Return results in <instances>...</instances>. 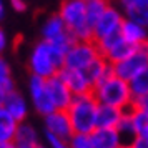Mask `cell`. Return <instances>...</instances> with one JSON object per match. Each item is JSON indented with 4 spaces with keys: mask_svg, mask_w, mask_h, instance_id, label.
<instances>
[{
    "mask_svg": "<svg viewBox=\"0 0 148 148\" xmlns=\"http://www.w3.org/2000/svg\"><path fill=\"white\" fill-rule=\"evenodd\" d=\"M120 35L133 47H140V45L148 43V27L141 25L138 22L128 20V18H125L121 23Z\"/></svg>",
    "mask_w": 148,
    "mask_h": 148,
    "instance_id": "9a60e30c",
    "label": "cell"
},
{
    "mask_svg": "<svg viewBox=\"0 0 148 148\" xmlns=\"http://www.w3.org/2000/svg\"><path fill=\"white\" fill-rule=\"evenodd\" d=\"M17 127H18V121L5 108H0V143L14 140Z\"/></svg>",
    "mask_w": 148,
    "mask_h": 148,
    "instance_id": "44dd1931",
    "label": "cell"
},
{
    "mask_svg": "<svg viewBox=\"0 0 148 148\" xmlns=\"http://www.w3.org/2000/svg\"><path fill=\"white\" fill-rule=\"evenodd\" d=\"M116 130H118V133H120L123 143H125V141H128L127 145H130V143H132V141L136 138V136H135V130H133V123H132V118H130L128 110L125 112L123 118L120 120V123H118Z\"/></svg>",
    "mask_w": 148,
    "mask_h": 148,
    "instance_id": "484cf974",
    "label": "cell"
},
{
    "mask_svg": "<svg viewBox=\"0 0 148 148\" xmlns=\"http://www.w3.org/2000/svg\"><path fill=\"white\" fill-rule=\"evenodd\" d=\"M125 20V17L121 14V10L118 7H110L103 12L98 20L95 22L93 25V40L95 42H100L103 38H108L115 34H120V28H121V23Z\"/></svg>",
    "mask_w": 148,
    "mask_h": 148,
    "instance_id": "ba28073f",
    "label": "cell"
},
{
    "mask_svg": "<svg viewBox=\"0 0 148 148\" xmlns=\"http://www.w3.org/2000/svg\"><path fill=\"white\" fill-rule=\"evenodd\" d=\"M5 14H7V7H5V2L0 0V22L5 18Z\"/></svg>",
    "mask_w": 148,
    "mask_h": 148,
    "instance_id": "d6a6232c",
    "label": "cell"
},
{
    "mask_svg": "<svg viewBox=\"0 0 148 148\" xmlns=\"http://www.w3.org/2000/svg\"><path fill=\"white\" fill-rule=\"evenodd\" d=\"M127 110L110 105H100L97 110V128H116Z\"/></svg>",
    "mask_w": 148,
    "mask_h": 148,
    "instance_id": "ac0fdd59",
    "label": "cell"
},
{
    "mask_svg": "<svg viewBox=\"0 0 148 148\" xmlns=\"http://www.w3.org/2000/svg\"><path fill=\"white\" fill-rule=\"evenodd\" d=\"M28 93H30V101L34 108L37 110V113L40 115H48L52 113L53 110H57L52 101L50 92L47 87V80L40 78V77H35L30 75V80H28Z\"/></svg>",
    "mask_w": 148,
    "mask_h": 148,
    "instance_id": "9c48e42d",
    "label": "cell"
},
{
    "mask_svg": "<svg viewBox=\"0 0 148 148\" xmlns=\"http://www.w3.org/2000/svg\"><path fill=\"white\" fill-rule=\"evenodd\" d=\"M128 113H130V118L133 123L135 136L136 138H148V112L132 107L128 110Z\"/></svg>",
    "mask_w": 148,
    "mask_h": 148,
    "instance_id": "7402d4cb",
    "label": "cell"
},
{
    "mask_svg": "<svg viewBox=\"0 0 148 148\" xmlns=\"http://www.w3.org/2000/svg\"><path fill=\"white\" fill-rule=\"evenodd\" d=\"M95 148H118L123 145L116 128H95L90 133Z\"/></svg>",
    "mask_w": 148,
    "mask_h": 148,
    "instance_id": "e0dca14e",
    "label": "cell"
},
{
    "mask_svg": "<svg viewBox=\"0 0 148 148\" xmlns=\"http://www.w3.org/2000/svg\"><path fill=\"white\" fill-rule=\"evenodd\" d=\"M85 73L88 75L90 82H92L93 85H97L98 82H101L105 77H108V75L112 73V63L100 55V57L85 70Z\"/></svg>",
    "mask_w": 148,
    "mask_h": 148,
    "instance_id": "ffe728a7",
    "label": "cell"
},
{
    "mask_svg": "<svg viewBox=\"0 0 148 148\" xmlns=\"http://www.w3.org/2000/svg\"><path fill=\"white\" fill-rule=\"evenodd\" d=\"M47 87H48V92H50V97H52V101H53L55 108L57 110H67L75 95L70 92V88L58 77V73L47 78Z\"/></svg>",
    "mask_w": 148,
    "mask_h": 148,
    "instance_id": "4fadbf2b",
    "label": "cell"
},
{
    "mask_svg": "<svg viewBox=\"0 0 148 148\" xmlns=\"http://www.w3.org/2000/svg\"><path fill=\"white\" fill-rule=\"evenodd\" d=\"M118 8L125 18L148 27V0H118Z\"/></svg>",
    "mask_w": 148,
    "mask_h": 148,
    "instance_id": "5bb4252c",
    "label": "cell"
},
{
    "mask_svg": "<svg viewBox=\"0 0 148 148\" xmlns=\"http://www.w3.org/2000/svg\"><path fill=\"white\" fill-rule=\"evenodd\" d=\"M43 125H45V133L62 136L70 140L73 135V127L68 118L67 110H53L52 113L43 116Z\"/></svg>",
    "mask_w": 148,
    "mask_h": 148,
    "instance_id": "8fae6325",
    "label": "cell"
},
{
    "mask_svg": "<svg viewBox=\"0 0 148 148\" xmlns=\"http://www.w3.org/2000/svg\"><path fill=\"white\" fill-rule=\"evenodd\" d=\"M100 55L101 53L95 40H75L65 53L63 67L85 72Z\"/></svg>",
    "mask_w": 148,
    "mask_h": 148,
    "instance_id": "5b68a950",
    "label": "cell"
},
{
    "mask_svg": "<svg viewBox=\"0 0 148 148\" xmlns=\"http://www.w3.org/2000/svg\"><path fill=\"white\" fill-rule=\"evenodd\" d=\"M37 148H48V147H47V145H38Z\"/></svg>",
    "mask_w": 148,
    "mask_h": 148,
    "instance_id": "8d00e7d4",
    "label": "cell"
},
{
    "mask_svg": "<svg viewBox=\"0 0 148 148\" xmlns=\"http://www.w3.org/2000/svg\"><path fill=\"white\" fill-rule=\"evenodd\" d=\"M92 95L100 105H110L121 110H130V107L133 105V95L128 82L116 77L113 72L93 85Z\"/></svg>",
    "mask_w": 148,
    "mask_h": 148,
    "instance_id": "7a4b0ae2",
    "label": "cell"
},
{
    "mask_svg": "<svg viewBox=\"0 0 148 148\" xmlns=\"http://www.w3.org/2000/svg\"><path fill=\"white\" fill-rule=\"evenodd\" d=\"M58 77L67 83V87L70 88V92L73 95L92 93V90H93V83L90 82L88 75L83 70H75V68L63 67L58 72Z\"/></svg>",
    "mask_w": 148,
    "mask_h": 148,
    "instance_id": "7c38bea8",
    "label": "cell"
},
{
    "mask_svg": "<svg viewBox=\"0 0 148 148\" xmlns=\"http://www.w3.org/2000/svg\"><path fill=\"white\" fill-rule=\"evenodd\" d=\"M58 15L75 40H93V30L87 17L85 0H65Z\"/></svg>",
    "mask_w": 148,
    "mask_h": 148,
    "instance_id": "277c9868",
    "label": "cell"
},
{
    "mask_svg": "<svg viewBox=\"0 0 148 148\" xmlns=\"http://www.w3.org/2000/svg\"><path fill=\"white\" fill-rule=\"evenodd\" d=\"M7 45H8V37H7V34H5V30L0 27V57L3 55Z\"/></svg>",
    "mask_w": 148,
    "mask_h": 148,
    "instance_id": "4dcf8cb0",
    "label": "cell"
},
{
    "mask_svg": "<svg viewBox=\"0 0 148 148\" xmlns=\"http://www.w3.org/2000/svg\"><path fill=\"white\" fill-rule=\"evenodd\" d=\"M3 108H5L18 123L25 121V118H27V115H28L27 100H25V97L22 93H18L17 90H12V92L7 93L5 101H3Z\"/></svg>",
    "mask_w": 148,
    "mask_h": 148,
    "instance_id": "2e32d148",
    "label": "cell"
},
{
    "mask_svg": "<svg viewBox=\"0 0 148 148\" xmlns=\"http://www.w3.org/2000/svg\"><path fill=\"white\" fill-rule=\"evenodd\" d=\"M128 85H130V90H132V95H133V100L138 98V97L147 95L148 93V67H145L141 72H138L132 80L128 82Z\"/></svg>",
    "mask_w": 148,
    "mask_h": 148,
    "instance_id": "603a6c76",
    "label": "cell"
},
{
    "mask_svg": "<svg viewBox=\"0 0 148 148\" xmlns=\"http://www.w3.org/2000/svg\"><path fill=\"white\" fill-rule=\"evenodd\" d=\"M145 67H148V43L136 47L128 57H125L123 60L113 63L112 65V72L116 77L130 82L135 75L138 72H141Z\"/></svg>",
    "mask_w": 148,
    "mask_h": 148,
    "instance_id": "8992f818",
    "label": "cell"
},
{
    "mask_svg": "<svg viewBox=\"0 0 148 148\" xmlns=\"http://www.w3.org/2000/svg\"><path fill=\"white\" fill-rule=\"evenodd\" d=\"M70 148H95L88 133H73L70 138Z\"/></svg>",
    "mask_w": 148,
    "mask_h": 148,
    "instance_id": "4316f807",
    "label": "cell"
},
{
    "mask_svg": "<svg viewBox=\"0 0 148 148\" xmlns=\"http://www.w3.org/2000/svg\"><path fill=\"white\" fill-rule=\"evenodd\" d=\"M12 143H14V148H37L40 145L37 130L25 121L18 123Z\"/></svg>",
    "mask_w": 148,
    "mask_h": 148,
    "instance_id": "d6986e66",
    "label": "cell"
},
{
    "mask_svg": "<svg viewBox=\"0 0 148 148\" xmlns=\"http://www.w3.org/2000/svg\"><path fill=\"white\" fill-rule=\"evenodd\" d=\"M65 48L53 45L50 42L40 40L35 43L32 52L28 55V68L30 73L40 78H50L60 72L63 68V62H65Z\"/></svg>",
    "mask_w": 148,
    "mask_h": 148,
    "instance_id": "6da1fadb",
    "label": "cell"
},
{
    "mask_svg": "<svg viewBox=\"0 0 148 148\" xmlns=\"http://www.w3.org/2000/svg\"><path fill=\"white\" fill-rule=\"evenodd\" d=\"M45 140H47L48 148H70V140L62 138V136H55V135L45 133Z\"/></svg>",
    "mask_w": 148,
    "mask_h": 148,
    "instance_id": "83f0119b",
    "label": "cell"
},
{
    "mask_svg": "<svg viewBox=\"0 0 148 148\" xmlns=\"http://www.w3.org/2000/svg\"><path fill=\"white\" fill-rule=\"evenodd\" d=\"M132 107L135 108H140L143 112H148V93L143 95V97H138V98H135L133 100V105Z\"/></svg>",
    "mask_w": 148,
    "mask_h": 148,
    "instance_id": "f1b7e54d",
    "label": "cell"
},
{
    "mask_svg": "<svg viewBox=\"0 0 148 148\" xmlns=\"http://www.w3.org/2000/svg\"><path fill=\"white\" fill-rule=\"evenodd\" d=\"M97 43V47L100 50V53L103 58H107L112 65L116 63V62L123 60L125 57L133 52L136 47H133L132 43H128L120 34H115L112 37H108V38H103L100 42H95Z\"/></svg>",
    "mask_w": 148,
    "mask_h": 148,
    "instance_id": "30bf717a",
    "label": "cell"
},
{
    "mask_svg": "<svg viewBox=\"0 0 148 148\" xmlns=\"http://www.w3.org/2000/svg\"><path fill=\"white\" fill-rule=\"evenodd\" d=\"M8 3H10V8L18 12V14L27 10V2L25 0H8Z\"/></svg>",
    "mask_w": 148,
    "mask_h": 148,
    "instance_id": "f546056e",
    "label": "cell"
},
{
    "mask_svg": "<svg viewBox=\"0 0 148 148\" xmlns=\"http://www.w3.org/2000/svg\"><path fill=\"white\" fill-rule=\"evenodd\" d=\"M85 7H87L88 22L93 28L95 22L103 15V12L110 7V3H108V0H85Z\"/></svg>",
    "mask_w": 148,
    "mask_h": 148,
    "instance_id": "cb8c5ba5",
    "label": "cell"
},
{
    "mask_svg": "<svg viewBox=\"0 0 148 148\" xmlns=\"http://www.w3.org/2000/svg\"><path fill=\"white\" fill-rule=\"evenodd\" d=\"M5 97H7V93H5L3 90H0V108H3V101H5Z\"/></svg>",
    "mask_w": 148,
    "mask_h": 148,
    "instance_id": "836d02e7",
    "label": "cell"
},
{
    "mask_svg": "<svg viewBox=\"0 0 148 148\" xmlns=\"http://www.w3.org/2000/svg\"><path fill=\"white\" fill-rule=\"evenodd\" d=\"M0 90H3L5 93L15 90V82H14V77H12V70H10L8 62L3 57H0Z\"/></svg>",
    "mask_w": 148,
    "mask_h": 148,
    "instance_id": "d4e9b609",
    "label": "cell"
},
{
    "mask_svg": "<svg viewBox=\"0 0 148 148\" xmlns=\"http://www.w3.org/2000/svg\"><path fill=\"white\" fill-rule=\"evenodd\" d=\"M0 148H14L12 141H5V143H0Z\"/></svg>",
    "mask_w": 148,
    "mask_h": 148,
    "instance_id": "e575fe53",
    "label": "cell"
},
{
    "mask_svg": "<svg viewBox=\"0 0 148 148\" xmlns=\"http://www.w3.org/2000/svg\"><path fill=\"white\" fill-rule=\"evenodd\" d=\"M130 145L132 148H148V138H135Z\"/></svg>",
    "mask_w": 148,
    "mask_h": 148,
    "instance_id": "1f68e13d",
    "label": "cell"
},
{
    "mask_svg": "<svg viewBox=\"0 0 148 148\" xmlns=\"http://www.w3.org/2000/svg\"><path fill=\"white\" fill-rule=\"evenodd\" d=\"M97 110L98 101L92 93L75 95L72 103L68 105L67 113L72 121L73 133H92L97 128Z\"/></svg>",
    "mask_w": 148,
    "mask_h": 148,
    "instance_id": "3957f363",
    "label": "cell"
},
{
    "mask_svg": "<svg viewBox=\"0 0 148 148\" xmlns=\"http://www.w3.org/2000/svg\"><path fill=\"white\" fill-rule=\"evenodd\" d=\"M118 148H132V145H127V143H123L121 147H118Z\"/></svg>",
    "mask_w": 148,
    "mask_h": 148,
    "instance_id": "d590c367",
    "label": "cell"
},
{
    "mask_svg": "<svg viewBox=\"0 0 148 148\" xmlns=\"http://www.w3.org/2000/svg\"><path fill=\"white\" fill-rule=\"evenodd\" d=\"M42 40L50 42L53 45H58V47L68 50L70 45L75 42V38L73 35L68 32V28L65 27L60 15L57 14L48 17L47 20L43 22V25H42Z\"/></svg>",
    "mask_w": 148,
    "mask_h": 148,
    "instance_id": "52a82bcc",
    "label": "cell"
}]
</instances>
